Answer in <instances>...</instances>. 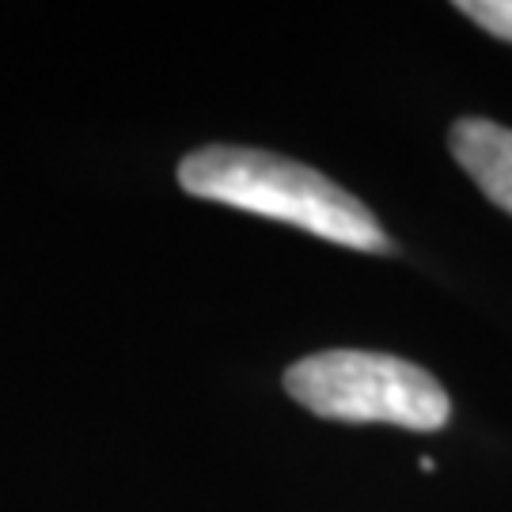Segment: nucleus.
<instances>
[{"label": "nucleus", "mask_w": 512, "mask_h": 512, "mask_svg": "<svg viewBox=\"0 0 512 512\" xmlns=\"http://www.w3.org/2000/svg\"><path fill=\"white\" fill-rule=\"evenodd\" d=\"M456 12H463L471 23H478L494 38L512 42V0H459Z\"/></svg>", "instance_id": "nucleus-4"}, {"label": "nucleus", "mask_w": 512, "mask_h": 512, "mask_svg": "<svg viewBox=\"0 0 512 512\" xmlns=\"http://www.w3.org/2000/svg\"><path fill=\"white\" fill-rule=\"evenodd\" d=\"M448 148L471 183L512 217V129L490 118H459Z\"/></svg>", "instance_id": "nucleus-3"}, {"label": "nucleus", "mask_w": 512, "mask_h": 512, "mask_svg": "<svg viewBox=\"0 0 512 512\" xmlns=\"http://www.w3.org/2000/svg\"><path fill=\"white\" fill-rule=\"evenodd\" d=\"M285 391L315 418L384 421L418 433H437L452 418V403L433 372L414 361L368 349H323L285 372Z\"/></svg>", "instance_id": "nucleus-2"}, {"label": "nucleus", "mask_w": 512, "mask_h": 512, "mask_svg": "<svg viewBox=\"0 0 512 512\" xmlns=\"http://www.w3.org/2000/svg\"><path fill=\"white\" fill-rule=\"evenodd\" d=\"M179 186L194 198L293 224L338 247L368 255L391 251V239L380 228V220L349 190L289 156H274L262 148L209 145L190 152L179 164Z\"/></svg>", "instance_id": "nucleus-1"}]
</instances>
